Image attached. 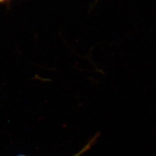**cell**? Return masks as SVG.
Masks as SVG:
<instances>
[{
    "instance_id": "cell-1",
    "label": "cell",
    "mask_w": 156,
    "mask_h": 156,
    "mask_svg": "<svg viewBox=\"0 0 156 156\" xmlns=\"http://www.w3.org/2000/svg\"><path fill=\"white\" fill-rule=\"evenodd\" d=\"M99 136V133H98L91 140H90V141H88V143H87V144H86V146H84V147H83V149H81V150L72 156H81L83 154L87 152V151L90 150V149H91V147H92V146L96 143Z\"/></svg>"
},
{
    "instance_id": "cell-2",
    "label": "cell",
    "mask_w": 156,
    "mask_h": 156,
    "mask_svg": "<svg viewBox=\"0 0 156 156\" xmlns=\"http://www.w3.org/2000/svg\"><path fill=\"white\" fill-rule=\"evenodd\" d=\"M8 1V0H0V3L4 2L5 1Z\"/></svg>"
},
{
    "instance_id": "cell-3",
    "label": "cell",
    "mask_w": 156,
    "mask_h": 156,
    "mask_svg": "<svg viewBox=\"0 0 156 156\" xmlns=\"http://www.w3.org/2000/svg\"><path fill=\"white\" fill-rule=\"evenodd\" d=\"M16 156H27V155H22V154H21V155H18Z\"/></svg>"
}]
</instances>
